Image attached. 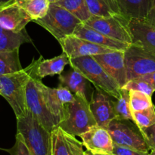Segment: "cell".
<instances>
[{
    "label": "cell",
    "mask_w": 155,
    "mask_h": 155,
    "mask_svg": "<svg viewBox=\"0 0 155 155\" xmlns=\"http://www.w3.org/2000/svg\"><path fill=\"white\" fill-rule=\"evenodd\" d=\"M139 130L150 149H155V124L151 127Z\"/></svg>",
    "instance_id": "31"
},
{
    "label": "cell",
    "mask_w": 155,
    "mask_h": 155,
    "mask_svg": "<svg viewBox=\"0 0 155 155\" xmlns=\"http://www.w3.org/2000/svg\"><path fill=\"white\" fill-rule=\"evenodd\" d=\"M63 52L66 53L69 59L84 56H93L99 54L110 52L115 50L101 46L92 42L70 35L58 41Z\"/></svg>",
    "instance_id": "11"
},
{
    "label": "cell",
    "mask_w": 155,
    "mask_h": 155,
    "mask_svg": "<svg viewBox=\"0 0 155 155\" xmlns=\"http://www.w3.org/2000/svg\"><path fill=\"white\" fill-rule=\"evenodd\" d=\"M116 120H133L130 102V91L125 88L120 89V96L117 102L114 101Z\"/></svg>",
    "instance_id": "25"
},
{
    "label": "cell",
    "mask_w": 155,
    "mask_h": 155,
    "mask_svg": "<svg viewBox=\"0 0 155 155\" xmlns=\"http://www.w3.org/2000/svg\"><path fill=\"white\" fill-rule=\"evenodd\" d=\"M128 81L155 72V53L130 45L125 51Z\"/></svg>",
    "instance_id": "9"
},
{
    "label": "cell",
    "mask_w": 155,
    "mask_h": 155,
    "mask_svg": "<svg viewBox=\"0 0 155 155\" xmlns=\"http://www.w3.org/2000/svg\"><path fill=\"white\" fill-rule=\"evenodd\" d=\"M75 36L92 42L101 46L106 47L113 50L126 51L130 47V44L120 42L105 36L103 33L97 31L85 23H80L77 26L74 33Z\"/></svg>",
    "instance_id": "17"
},
{
    "label": "cell",
    "mask_w": 155,
    "mask_h": 155,
    "mask_svg": "<svg viewBox=\"0 0 155 155\" xmlns=\"http://www.w3.org/2000/svg\"><path fill=\"white\" fill-rule=\"evenodd\" d=\"M145 20L155 27V0H151V6Z\"/></svg>",
    "instance_id": "33"
},
{
    "label": "cell",
    "mask_w": 155,
    "mask_h": 155,
    "mask_svg": "<svg viewBox=\"0 0 155 155\" xmlns=\"http://www.w3.org/2000/svg\"><path fill=\"white\" fill-rule=\"evenodd\" d=\"M54 4L68 10L83 23L92 17L88 9L86 0H58Z\"/></svg>",
    "instance_id": "24"
},
{
    "label": "cell",
    "mask_w": 155,
    "mask_h": 155,
    "mask_svg": "<svg viewBox=\"0 0 155 155\" xmlns=\"http://www.w3.org/2000/svg\"><path fill=\"white\" fill-rule=\"evenodd\" d=\"M92 16L110 17L121 14L117 0H86Z\"/></svg>",
    "instance_id": "22"
},
{
    "label": "cell",
    "mask_w": 155,
    "mask_h": 155,
    "mask_svg": "<svg viewBox=\"0 0 155 155\" xmlns=\"http://www.w3.org/2000/svg\"><path fill=\"white\" fill-rule=\"evenodd\" d=\"M149 155H155V149L151 150V152L149 153Z\"/></svg>",
    "instance_id": "38"
},
{
    "label": "cell",
    "mask_w": 155,
    "mask_h": 155,
    "mask_svg": "<svg viewBox=\"0 0 155 155\" xmlns=\"http://www.w3.org/2000/svg\"><path fill=\"white\" fill-rule=\"evenodd\" d=\"M140 78L143 79L144 80H145V81H147L148 83H149L155 90V72L146 74V75L142 76V77H140Z\"/></svg>",
    "instance_id": "34"
},
{
    "label": "cell",
    "mask_w": 155,
    "mask_h": 155,
    "mask_svg": "<svg viewBox=\"0 0 155 155\" xmlns=\"http://www.w3.org/2000/svg\"><path fill=\"white\" fill-rule=\"evenodd\" d=\"M122 15L129 19H145L151 0H117Z\"/></svg>",
    "instance_id": "20"
},
{
    "label": "cell",
    "mask_w": 155,
    "mask_h": 155,
    "mask_svg": "<svg viewBox=\"0 0 155 155\" xmlns=\"http://www.w3.org/2000/svg\"><path fill=\"white\" fill-rule=\"evenodd\" d=\"M70 64L71 68L83 74L95 86L97 90L104 92L116 99L120 98L121 88L92 56L70 59Z\"/></svg>",
    "instance_id": "2"
},
{
    "label": "cell",
    "mask_w": 155,
    "mask_h": 155,
    "mask_svg": "<svg viewBox=\"0 0 155 155\" xmlns=\"http://www.w3.org/2000/svg\"><path fill=\"white\" fill-rule=\"evenodd\" d=\"M51 155H83V142L76 137L57 127L51 131Z\"/></svg>",
    "instance_id": "15"
},
{
    "label": "cell",
    "mask_w": 155,
    "mask_h": 155,
    "mask_svg": "<svg viewBox=\"0 0 155 155\" xmlns=\"http://www.w3.org/2000/svg\"><path fill=\"white\" fill-rule=\"evenodd\" d=\"M80 137L86 150L94 153H113L114 142L107 129L96 125Z\"/></svg>",
    "instance_id": "16"
},
{
    "label": "cell",
    "mask_w": 155,
    "mask_h": 155,
    "mask_svg": "<svg viewBox=\"0 0 155 155\" xmlns=\"http://www.w3.org/2000/svg\"><path fill=\"white\" fill-rule=\"evenodd\" d=\"M10 155H33L26 144L24 137L20 133H17L15 143L10 149H5Z\"/></svg>",
    "instance_id": "30"
},
{
    "label": "cell",
    "mask_w": 155,
    "mask_h": 155,
    "mask_svg": "<svg viewBox=\"0 0 155 155\" xmlns=\"http://www.w3.org/2000/svg\"><path fill=\"white\" fill-rule=\"evenodd\" d=\"M60 84L66 86L74 95H79L87 99L88 81L89 80L80 71L72 68V70L64 74L59 75Z\"/></svg>",
    "instance_id": "18"
},
{
    "label": "cell",
    "mask_w": 155,
    "mask_h": 155,
    "mask_svg": "<svg viewBox=\"0 0 155 155\" xmlns=\"http://www.w3.org/2000/svg\"><path fill=\"white\" fill-rule=\"evenodd\" d=\"M89 107L98 127L107 129L110 123L116 119L114 101L103 92L96 89L93 92L89 101Z\"/></svg>",
    "instance_id": "13"
},
{
    "label": "cell",
    "mask_w": 155,
    "mask_h": 155,
    "mask_svg": "<svg viewBox=\"0 0 155 155\" xmlns=\"http://www.w3.org/2000/svg\"><path fill=\"white\" fill-rule=\"evenodd\" d=\"M124 88H125L126 89L129 91H139V92H144V93L147 94L150 96H152L153 93L155 92L154 89L149 83L144 80L143 79L140 78V77L128 81Z\"/></svg>",
    "instance_id": "29"
},
{
    "label": "cell",
    "mask_w": 155,
    "mask_h": 155,
    "mask_svg": "<svg viewBox=\"0 0 155 155\" xmlns=\"http://www.w3.org/2000/svg\"><path fill=\"white\" fill-rule=\"evenodd\" d=\"M154 108H155V104H154Z\"/></svg>",
    "instance_id": "40"
},
{
    "label": "cell",
    "mask_w": 155,
    "mask_h": 155,
    "mask_svg": "<svg viewBox=\"0 0 155 155\" xmlns=\"http://www.w3.org/2000/svg\"><path fill=\"white\" fill-rule=\"evenodd\" d=\"M42 83L41 79L36 75L29 80L26 89L28 110L34 115L36 119L48 131L51 133L54 128L58 127V123L48 110L46 101L42 89Z\"/></svg>",
    "instance_id": "6"
},
{
    "label": "cell",
    "mask_w": 155,
    "mask_h": 155,
    "mask_svg": "<svg viewBox=\"0 0 155 155\" xmlns=\"http://www.w3.org/2000/svg\"><path fill=\"white\" fill-rule=\"evenodd\" d=\"M66 107L68 116L58 127L67 133L74 136H80L97 125L88 99L75 95L74 101L67 104Z\"/></svg>",
    "instance_id": "4"
},
{
    "label": "cell",
    "mask_w": 155,
    "mask_h": 155,
    "mask_svg": "<svg viewBox=\"0 0 155 155\" xmlns=\"http://www.w3.org/2000/svg\"><path fill=\"white\" fill-rule=\"evenodd\" d=\"M18 5L25 9L33 21H34L46 15L50 2L48 0H26Z\"/></svg>",
    "instance_id": "26"
},
{
    "label": "cell",
    "mask_w": 155,
    "mask_h": 155,
    "mask_svg": "<svg viewBox=\"0 0 155 155\" xmlns=\"http://www.w3.org/2000/svg\"><path fill=\"white\" fill-rule=\"evenodd\" d=\"M27 42H32V41L25 29L20 33H13L0 26V51L19 48L22 44Z\"/></svg>",
    "instance_id": "21"
},
{
    "label": "cell",
    "mask_w": 155,
    "mask_h": 155,
    "mask_svg": "<svg viewBox=\"0 0 155 155\" xmlns=\"http://www.w3.org/2000/svg\"><path fill=\"white\" fill-rule=\"evenodd\" d=\"M83 155H114L113 154V153H111V154H102V153H94V152H92V151H89V150H86V151H85L84 152V154Z\"/></svg>",
    "instance_id": "35"
},
{
    "label": "cell",
    "mask_w": 155,
    "mask_h": 155,
    "mask_svg": "<svg viewBox=\"0 0 155 155\" xmlns=\"http://www.w3.org/2000/svg\"><path fill=\"white\" fill-rule=\"evenodd\" d=\"M34 21L49 32L58 41L73 35L77 26L83 23L68 10L54 3L50 4L45 17Z\"/></svg>",
    "instance_id": "5"
},
{
    "label": "cell",
    "mask_w": 155,
    "mask_h": 155,
    "mask_svg": "<svg viewBox=\"0 0 155 155\" xmlns=\"http://www.w3.org/2000/svg\"><path fill=\"white\" fill-rule=\"evenodd\" d=\"M42 58L40 56L37 60H33L29 66L18 72L0 77V95L10 104L17 119L29 111L26 99L27 85L31 77L36 75V67Z\"/></svg>",
    "instance_id": "1"
},
{
    "label": "cell",
    "mask_w": 155,
    "mask_h": 155,
    "mask_svg": "<svg viewBox=\"0 0 155 155\" xmlns=\"http://www.w3.org/2000/svg\"><path fill=\"white\" fill-rule=\"evenodd\" d=\"M130 20L120 14L110 17L92 16L84 23L108 37L131 45L132 36L129 28Z\"/></svg>",
    "instance_id": "7"
},
{
    "label": "cell",
    "mask_w": 155,
    "mask_h": 155,
    "mask_svg": "<svg viewBox=\"0 0 155 155\" xmlns=\"http://www.w3.org/2000/svg\"><path fill=\"white\" fill-rule=\"evenodd\" d=\"M12 2H14V0H0V8Z\"/></svg>",
    "instance_id": "36"
},
{
    "label": "cell",
    "mask_w": 155,
    "mask_h": 155,
    "mask_svg": "<svg viewBox=\"0 0 155 155\" xmlns=\"http://www.w3.org/2000/svg\"><path fill=\"white\" fill-rule=\"evenodd\" d=\"M113 154L114 155H149V152L114 144Z\"/></svg>",
    "instance_id": "32"
},
{
    "label": "cell",
    "mask_w": 155,
    "mask_h": 155,
    "mask_svg": "<svg viewBox=\"0 0 155 155\" xmlns=\"http://www.w3.org/2000/svg\"><path fill=\"white\" fill-rule=\"evenodd\" d=\"M92 57L102 66L106 72L117 82L120 88H124L128 82L125 61V51H115Z\"/></svg>",
    "instance_id": "10"
},
{
    "label": "cell",
    "mask_w": 155,
    "mask_h": 155,
    "mask_svg": "<svg viewBox=\"0 0 155 155\" xmlns=\"http://www.w3.org/2000/svg\"><path fill=\"white\" fill-rule=\"evenodd\" d=\"M133 121L139 130L147 128L155 124V108L154 105L143 110L132 112Z\"/></svg>",
    "instance_id": "28"
},
{
    "label": "cell",
    "mask_w": 155,
    "mask_h": 155,
    "mask_svg": "<svg viewBox=\"0 0 155 155\" xmlns=\"http://www.w3.org/2000/svg\"><path fill=\"white\" fill-rule=\"evenodd\" d=\"M130 102L132 112L145 110L154 105L151 96L136 90L130 91Z\"/></svg>",
    "instance_id": "27"
},
{
    "label": "cell",
    "mask_w": 155,
    "mask_h": 155,
    "mask_svg": "<svg viewBox=\"0 0 155 155\" xmlns=\"http://www.w3.org/2000/svg\"><path fill=\"white\" fill-rule=\"evenodd\" d=\"M17 133L22 135L33 155H51V133L30 110L24 117L17 119Z\"/></svg>",
    "instance_id": "3"
},
{
    "label": "cell",
    "mask_w": 155,
    "mask_h": 155,
    "mask_svg": "<svg viewBox=\"0 0 155 155\" xmlns=\"http://www.w3.org/2000/svg\"><path fill=\"white\" fill-rule=\"evenodd\" d=\"M57 1H58V0H48V2H50V4H51V3L56 2H57Z\"/></svg>",
    "instance_id": "39"
},
{
    "label": "cell",
    "mask_w": 155,
    "mask_h": 155,
    "mask_svg": "<svg viewBox=\"0 0 155 155\" xmlns=\"http://www.w3.org/2000/svg\"><path fill=\"white\" fill-rule=\"evenodd\" d=\"M26 1V0H14V2L16 3H18V4H21V3H22L23 2Z\"/></svg>",
    "instance_id": "37"
},
{
    "label": "cell",
    "mask_w": 155,
    "mask_h": 155,
    "mask_svg": "<svg viewBox=\"0 0 155 155\" xmlns=\"http://www.w3.org/2000/svg\"><path fill=\"white\" fill-rule=\"evenodd\" d=\"M68 64H70V59L64 52L51 59H43L42 58L36 67V76L38 78L42 79L47 76L60 75Z\"/></svg>",
    "instance_id": "19"
},
{
    "label": "cell",
    "mask_w": 155,
    "mask_h": 155,
    "mask_svg": "<svg viewBox=\"0 0 155 155\" xmlns=\"http://www.w3.org/2000/svg\"></svg>",
    "instance_id": "41"
},
{
    "label": "cell",
    "mask_w": 155,
    "mask_h": 155,
    "mask_svg": "<svg viewBox=\"0 0 155 155\" xmlns=\"http://www.w3.org/2000/svg\"><path fill=\"white\" fill-rule=\"evenodd\" d=\"M32 21L25 9L15 2L0 8V26L6 30L20 33Z\"/></svg>",
    "instance_id": "12"
},
{
    "label": "cell",
    "mask_w": 155,
    "mask_h": 155,
    "mask_svg": "<svg viewBox=\"0 0 155 155\" xmlns=\"http://www.w3.org/2000/svg\"><path fill=\"white\" fill-rule=\"evenodd\" d=\"M127 120H113L107 127L114 144L149 152L150 148L144 139L140 130H136Z\"/></svg>",
    "instance_id": "8"
},
{
    "label": "cell",
    "mask_w": 155,
    "mask_h": 155,
    "mask_svg": "<svg viewBox=\"0 0 155 155\" xmlns=\"http://www.w3.org/2000/svg\"><path fill=\"white\" fill-rule=\"evenodd\" d=\"M23 70L19 59V48L0 51V77Z\"/></svg>",
    "instance_id": "23"
},
{
    "label": "cell",
    "mask_w": 155,
    "mask_h": 155,
    "mask_svg": "<svg viewBox=\"0 0 155 155\" xmlns=\"http://www.w3.org/2000/svg\"><path fill=\"white\" fill-rule=\"evenodd\" d=\"M129 28L132 36L131 45L155 53V27L145 19H130Z\"/></svg>",
    "instance_id": "14"
}]
</instances>
